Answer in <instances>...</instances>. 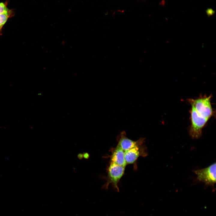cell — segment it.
<instances>
[{
  "label": "cell",
  "instance_id": "5b68a950",
  "mask_svg": "<svg viewBox=\"0 0 216 216\" xmlns=\"http://www.w3.org/2000/svg\"><path fill=\"white\" fill-rule=\"evenodd\" d=\"M141 146L133 148L124 151V157L127 164H134L140 156H146L145 148Z\"/></svg>",
  "mask_w": 216,
  "mask_h": 216
},
{
  "label": "cell",
  "instance_id": "9c48e42d",
  "mask_svg": "<svg viewBox=\"0 0 216 216\" xmlns=\"http://www.w3.org/2000/svg\"><path fill=\"white\" fill-rule=\"evenodd\" d=\"M83 158H84L85 159H87L88 158L89 155L88 153H85L83 154Z\"/></svg>",
  "mask_w": 216,
  "mask_h": 216
},
{
  "label": "cell",
  "instance_id": "7a4b0ae2",
  "mask_svg": "<svg viewBox=\"0 0 216 216\" xmlns=\"http://www.w3.org/2000/svg\"><path fill=\"white\" fill-rule=\"evenodd\" d=\"M125 168L111 161L107 169L106 182L104 187L107 188L109 184H111L118 191V183L124 173Z\"/></svg>",
  "mask_w": 216,
  "mask_h": 216
},
{
  "label": "cell",
  "instance_id": "ba28073f",
  "mask_svg": "<svg viewBox=\"0 0 216 216\" xmlns=\"http://www.w3.org/2000/svg\"><path fill=\"white\" fill-rule=\"evenodd\" d=\"M8 2H0V14L6 13L10 10L7 7Z\"/></svg>",
  "mask_w": 216,
  "mask_h": 216
},
{
  "label": "cell",
  "instance_id": "30bf717a",
  "mask_svg": "<svg viewBox=\"0 0 216 216\" xmlns=\"http://www.w3.org/2000/svg\"><path fill=\"white\" fill-rule=\"evenodd\" d=\"M78 157L79 159H82L83 158V154H79L78 155Z\"/></svg>",
  "mask_w": 216,
  "mask_h": 216
},
{
  "label": "cell",
  "instance_id": "52a82bcc",
  "mask_svg": "<svg viewBox=\"0 0 216 216\" xmlns=\"http://www.w3.org/2000/svg\"><path fill=\"white\" fill-rule=\"evenodd\" d=\"M14 14V11L12 10L8 12L0 14V35L3 27L8 20L13 16Z\"/></svg>",
  "mask_w": 216,
  "mask_h": 216
},
{
  "label": "cell",
  "instance_id": "6da1fadb",
  "mask_svg": "<svg viewBox=\"0 0 216 216\" xmlns=\"http://www.w3.org/2000/svg\"><path fill=\"white\" fill-rule=\"evenodd\" d=\"M212 97L211 95L201 96L196 99H188V101L191 106L209 120L215 113L211 104Z\"/></svg>",
  "mask_w": 216,
  "mask_h": 216
},
{
  "label": "cell",
  "instance_id": "3957f363",
  "mask_svg": "<svg viewBox=\"0 0 216 216\" xmlns=\"http://www.w3.org/2000/svg\"><path fill=\"white\" fill-rule=\"evenodd\" d=\"M196 175V180L205 184L206 186L213 188L216 183V163H214L208 167L199 170H194Z\"/></svg>",
  "mask_w": 216,
  "mask_h": 216
},
{
  "label": "cell",
  "instance_id": "277c9868",
  "mask_svg": "<svg viewBox=\"0 0 216 216\" xmlns=\"http://www.w3.org/2000/svg\"><path fill=\"white\" fill-rule=\"evenodd\" d=\"M118 144L124 152L134 147L142 146L145 142L144 138L141 137L136 141H133L126 136L125 131L121 133L118 136Z\"/></svg>",
  "mask_w": 216,
  "mask_h": 216
},
{
  "label": "cell",
  "instance_id": "8992f818",
  "mask_svg": "<svg viewBox=\"0 0 216 216\" xmlns=\"http://www.w3.org/2000/svg\"><path fill=\"white\" fill-rule=\"evenodd\" d=\"M124 152L117 144L113 149L110 157L111 161L118 165L124 167L127 164L124 157Z\"/></svg>",
  "mask_w": 216,
  "mask_h": 216
}]
</instances>
